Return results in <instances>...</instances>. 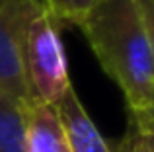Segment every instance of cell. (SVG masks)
<instances>
[{
	"mask_svg": "<svg viewBox=\"0 0 154 152\" xmlns=\"http://www.w3.org/2000/svg\"><path fill=\"white\" fill-rule=\"evenodd\" d=\"M129 152H154V135L152 133H131Z\"/></svg>",
	"mask_w": 154,
	"mask_h": 152,
	"instance_id": "30bf717a",
	"label": "cell"
},
{
	"mask_svg": "<svg viewBox=\"0 0 154 152\" xmlns=\"http://www.w3.org/2000/svg\"><path fill=\"white\" fill-rule=\"evenodd\" d=\"M20 59L29 102L55 105L72 86L60 27L43 4L29 16L22 29Z\"/></svg>",
	"mask_w": 154,
	"mask_h": 152,
	"instance_id": "7a4b0ae2",
	"label": "cell"
},
{
	"mask_svg": "<svg viewBox=\"0 0 154 152\" xmlns=\"http://www.w3.org/2000/svg\"><path fill=\"white\" fill-rule=\"evenodd\" d=\"M131 121H133V131L139 133H152L154 135V90L150 96V102L144 109L131 113Z\"/></svg>",
	"mask_w": 154,
	"mask_h": 152,
	"instance_id": "ba28073f",
	"label": "cell"
},
{
	"mask_svg": "<svg viewBox=\"0 0 154 152\" xmlns=\"http://www.w3.org/2000/svg\"><path fill=\"white\" fill-rule=\"evenodd\" d=\"M80 29L123 92L129 113L144 109L154 90V61L137 0H98Z\"/></svg>",
	"mask_w": 154,
	"mask_h": 152,
	"instance_id": "6da1fadb",
	"label": "cell"
},
{
	"mask_svg": "<svg viewBox=\"0 0 154 152\" xmlns=\"http://www.w3.org/2000/svg\"><path fill=\"white\" fill-rule=\"evenodd\" d=\"M43 8L60 26H82L98 0H41Z\"/></svg>",
	"mask_w": 154,
	"mask_h": 152,
	"instance_id": "52a82bcc",
	"label": "cell"
},
{
	"mask_svg": "<svg viewBox=\"0 0 154 152\" xmlns=\"http://www.w3.org/2000/svg\"><path fill=\"white\" fill-rule=\"evenodd\" d=\"M41 0H0V90L29 103L20 59V35Z\"/></svg>",
	"mask_w": 154,
	"mask_h": 152,
	"instance_id": "3957f363",
	"label": "cell"
},
{
	"mask_svg": "<svg viewBox=\"0 0 154 152\" xmlns=\"http://www.w3.org/2000/svg\"><path fill=\"white\" fill-rule=\"evenodd\" d=\"M140 18H143L144 33L148 39V47H150V55L154 61V0H137Z\"/></svg>",
	"mask_w": 154,
	"mask_h": 152,
	"instance_id": "9c48e42d",
	"label": "cell"
},
{
	"mask_svg": "<svg viewBox=\"0 0 154 152\" xmlns=\"http://www.w3.org/2000/svg\"><path fill=\"white\" fill-rule=\"evenodd\" d=\"M55 105L63 121L70 152H113V148L98 131L96 123L92 121V117L86 113L72 86Z\"/></svg>",
	"mask_w": 154,
	"mask_h": 152,
	"instance_id": "277c9868",
	"label": "cell"
},
{
	"mask_svg": "<svg viewBox=\"0 0 154 152\" xmlns=\"http://www.w3.org/2000/svg\"><path fill=\"white\" fill-rule=\"evenodd\" d=\"M26 152H70L57 105L26 103Z\"/></svg>",
	"mask_w": 154,
	"mask_h": 152,
	"instance_id": "5b68a950",
	"label": "cell"
},
{
	"mask_svg": "<svg viewBox=\"0 0 154 152\" xmlns=\"http://www.w3.org/2000/svg\"><path fill=\"white\" fill-rule=\"evenodd\" d=\"M0 152H26V103L0 90Z\"/></svg>",
	"mask_w": 154,
	"mask_h": 152,
	"instance_id": "8992f818",
	"label": "cell"
}]
</instances>
